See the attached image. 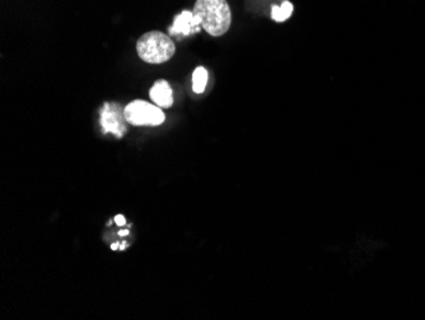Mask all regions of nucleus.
Masks as SVG:
<instances>
[{
    "mask_svg": "<svg viewBox=\"0 0 425 320\" xmlns=\"http://www.w3.org/2000/svg\"><path fill=\"white\" fill-rule=\"evenodd\" d=\"M150 100L162 109H169L174 105V94L167 81L161 79L153 84L149 91Z\"/></svg>",
    "mask_w": 425,
    "mask_h": 320,
    "instance_id": "obj_6",
    "label": "nucleus"
},
{
    "mask_svg": "<svg viewBox=\"0 0 425 320\" xmlns=\"http://www.w3.org/2000/svg\"><path fill=\"white\" fill-rule=\"evenodd\" d=\"M126 122L124 111L119 109L117 105L106 103L101 113L102 128L106 133H114L117 138H122L125 133V124Z\"/></svg>",
    "mask_w": 425,
    "mask_h": 320,
    "instance_id": "obj_4",
    "label": "nucleus"
},
{
    "mask_svg": "<svg viewBox=\"0 0 425 320\" xmlns=\"http://www.w3.org/2000/svg\"><path fill=\"white\" fill-rule=\"evenodd\" d=\"M208 83V72L204 67H197L192 73V89L195 94H203Z\"/></svg>",
    "mask_w": 425,
    "mask_h": 320,
    "instance_id": "obj_8",
    "label": "nucleus"
},
{
    "mask_svg": "<svg viewBox=\"0 0 425 320\" xmlns=\"http://www.w3.org/2000/svg\"><path fill=\"white\" fill-rule=\"evenodd\" d=\"M175 51V42L171 40L169 34L161 31L147 32L136 42V53L139 58L149 64L169 62Z\"/></svg>",
    "mask_w": 425,
    "mask_h": 320,
    "instance_id": "obj_2",
    "label": "nucleus"
},
{
    "mask_svg": "<svg viewBox=\"0 0 425 320\" xmlns=\"http://www.w3.org/2000/svg\"><path fill=\"white\" fill-rule=\"evenodd\" d=\"M117 244H114V245L111 246V249H112V250H116V249H117Z\"/></svg>",
    "mask_w": 425,
    "mask_h": 320,
    "instance_id": "obj_11",
    "label": "nucleus"
},
{
    "mask_svg": "<svg viewBox=\"0 0 425 320\" xmlns=\"http://www.w3.org/2000/svg\"><path fill=\"white\" fill-rule=\"evenodd\" d=\"M119 235L120 236H126V235H129V231L128 230H124V231L119 232Z\"/></svg>",
    "mask_w": 425,
    "mask_h": 320,
    "instance_id": "obj_10",
    "label": "nucleus"
},
{
    "mask_svg": "<svg viewBox=\"0 0 425 320\" xmlns=\"http://www.w3.org/2000/svg\"><path fill=\"white\" fill-rule=\"evenodd\" d=\"M293 9H294L293 4L290 1H288V0H285L280 7L274 6V7L271 8V18L274 21L277 22V23L287 21L290 15H292V13H293Z\"/></svg>",
    "mask_w": 425,
    "mask_h": 320,
    "instance_id": "obj_7",
    "label": "nucleus"
},
{
    "mask_svg": "<svg viewBox=\"0 0 425 320\" xmlns=\"http://www.w3.org/2000/svg\"><path fill=\"white\" fill-rule=\"evenodd\" d=\"M192 13L202 22V27L214 37L228 32L232 25V11L227 0H196Z\"/></svg>",
    "mask_w": 425,
    "mask_h": 320,
    "instance_id": "obj_1",
    "label": "nucleus"
},
{
    "mask_svg": "<svg viewBox=\"0 0 425 320\" xmlns=\"http://www.w3.org/2000/svg\"><path fill=\"white\" fill-rule=\"evenodd\" d=\"M115 222L117 226H124L126 221H125V217L122 215H117V216H115Z\"/></svg>",
    "mask_w": 425,
    "mask_h": 320,
    "instance_id": "obj_9",
    "label": "nucleus"
},
{
    "mask_svg": "<svg viewBox=\"0 0 425 320\" xmlns=\"http://www.w3.org/2000/svg\"><path fill=\"white\" fill-rule=\"evenodd\" d=\"M200 27H202L200 18L190 11H183L176 15L174 25L169 27V31L172 36L186 37L190 34H197L200 31Z\"/></svg>",
    "mask_w": 425,
    "mask_h": 320,
    "instance_id": "obj_5",
    "label": "nucleus"
},
{
    "mask_svg": "<svg viewBox=\"0 0 425 320\" xmlns=\"http://www.w3.org/2000/svg\"><path fill=\"white\" fill-rule=\"evenodd\" d=\"M124 115L126 122L134 127H158L166 120L162 108L143 100L129 103L124 109Z\"/></svg>",
    "mask_w": 425,
    "mask_h": 320,
    "instance_id": "obj_3",
    "label": "nucleus"
}]
</instances>
